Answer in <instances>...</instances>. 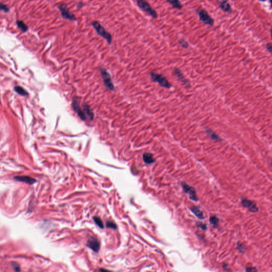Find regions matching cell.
Segmentation results:
<instances>
[{
    "instance_id": "4316f807",
    "label": "cell",
    "mask_w": 272,
    "mask_h": 272,
    "mask_svg": "<svg viewBox=\"0 0 272 272\" xmlns=\"http://www.w3.org/2000/svg\"><path fill=\"white\" fill-rule=\"evenodd\" d=\"M238 249L240 251V252L243 253V251H244V250H245V247L243 245V244L238 243Z\"/></svg>"
},
{
    "instance_id": "d6986e66",
    "label": "cell",
    "mask_w": 272,
    "mask_h": 272,
    "mask_svg": "<svg viewBox=\"0 0 272 272\" xmlns=\"http://www.w3.org/2000/svg\"><path fill=\"white\" fill-rule=\"evenodd\" d=\"M210 224L213 225L214 227H217L218 225V223H219V220L218 218L215 215L211 216L210 218Z\"/></svg>"
},
{
    "instance_id": "6da1fadb",
    "label": "cell",
    "mask_w": 272,
    "mask_h": 272,
    "mask_svg": "<svg viewBox=\"0 0 272 272\" xmlns=\"http://www.w3.org/2000/svg\"><path fill=\"white\" fill-rule=\"evenodd\" d=\"M92 26L94 28L97 34L106 40L108 44H111L112 42V36L110 32H107L104 27L97 21H94L92 23Z\"/></svg>"
},
{
    "instance_id": "9c48e42d",
    "label": "cell",
    "mask_w": 272,
    "mask_h": 272,
    "mask_svg": "<svg viewBox=\"0 0 272 272\" xmlns=\"http://www.w3.org/2000/svg\"><path fill=\"white\" fill-rule=\"evenodd\" d=\"M241 202L242 205L244 207L248 208V210L251 212L256 213L258 212V208L256 205V203L253 202V201H251L250 200H248L247 198H242Z\"/></svg>"
},
{
    "instance_id": "5bb4252c",
    "label": "cell",
    "mask_w": 272,
    "mask_h": 272,
    "mask_svg": "<svg viewBox=\"0 0 272 272\" xmlns=\"http://www.w3.org/2000/svg\"><path fill=\"white\" fill-rule=\"evenodd\" d=\"M190 210H191V212L194 213L195 215L197 216L198 218H200V220H203L204 218L203 213H202V210L200 209V207L194 206H192L190 208Z\"/></svg>"
},
{
    "instance_id": "4fadbf2b",
    "label": "cell",
    "mask_w": 272,
    "mask_h": 272,
    "mask_svg": "<svg viewBox=\"0 0 272 272\" xmlns=\"http://www.w3.org/2000/svg\"><path fill=\"white\" fill-rule=\"evenodd\" d=\"M83 110L86 116V115L87 116L90 120H93L94 117V114L89 105H87L86 104H83Z\"/></svg>"
},
{
    "instance_id": "277c9868",
    "label": "cell",
    "mask_w": 272,
    "mask_h": 272,
    "mask_svg": "<svg viewBox=\"0 0 272 272\" xmlns=\"http://www.w3.org/2000/svg\"><path fill=\"white\" fill-rule=\"evenodd\" d=\"M151 77L153 81L158 83L161 86L167 88H169L171 87V85L167 79L162 75H159L156 73L151 72Z\"/></svg>"
},
{
    "instance_id": "7c38bea8",
    "label": "cell",
    "mask_w": 272,
    "mask_h": 272,
    "mask_svg": "<svg viewBox=\"0 0 272 272\" xmlns=\"http://www.w3.org/2000/svg\"><path fill=\"white\" fill-rule=\"evenodd\" d=\"M218 5L223 12L230 13L231 12V7L228 0H217Z\"/></svg>"
},
{
    "instance_id": "83f0119b",
    "label": "cell",
    "mask_w": 272,
    "mask_h": 272,
    "mask_svg": "<svg viewBox=\"0 0 272 272\" xmlns=\"http://www.w3.org/2000/svg\"><path fill=\"white\" fill-rule=\"evenodd\" d=\"M246 271H247V272H257V270L255 267H247L246 268Z\"/></svg>"
},
{
    "instance_id": "7402d4cb",
    "label": "cell",
    "mask_w": 272,
    "mask_h": 272,
    "mask_svg": "<svg viewBox=\"0 0 272 272\" xmlns=\"http://www.w3.org/2000/svg\"><path fill=\"white\" fill-rule=\"evenodd\" d=\"M94 221L95 223L97 224L98 226L100 227L101 229L104 228V225L103 223V222L100 218L98 217H94Z\"/></svg>"
},
{
    "instance_id": "8fae6325",
    "label": "cell",
    "mask_w": 272,
    "mask_h": 272,
    "mask_svg": "<svg viewBox=\"0 0 272 272\" xmlns=\"http://www.w3.org/2000/svg\"><path fill=\"white\" fill-rule=\"evenodd\" d=\"M87 246L93 250L97 253L100 250V243L99 241L95 238H92L87 242Z\"/></svg>"
},
{
    "instance_id": "4dcf8cb0",
    "label": "cell",
    "mask_w": 272,
    "mask_h": 272,
    "mask_svg": "<svg viewBox=\"0 0 272 272\" xmlns=\"http://www.w3.org/2000/svg\"><path fill=\"white\" fill-rule=\"evenodd\" d=\"M259 1H262V2H264V1H266V0H259Z\"/></svg>"
},
{
    "instance_id": "e0dca14e",
    "label": "cell",
    "mask_w": 272,
    "mask_h": 272,
    "mask_svg": "<svg viewBox=\"0 0 272 272\" xmlns=\"http://www.w3.org/2000/svg\"><path fill=\"white\" fill-rule=\"evenodd\" d=\"M174 72L175 73V75L178 77V78L181 81L184 83V84H187V85L189 84L187 80V79L184 78V77L183 76L182 73L181 72L180 70L178 69H175L174 70Z\"/></svg>"
},
{
    "instance_id": "603a6c76",
    "label": "cell",
    "mask_w": 272,
    "mask_h": 272,
    "mask_svg": "<svg viewBox=\"0 0 272 272\" xmlns=\"http://www.w3.org/2000/svg\"><path fill=\"white\" fill-rule=\"evenodd\" d=\"M106 227L113 229H116V225L113 221H108L106 223Z\"/></svg>"
},
{
    "instance_id": "484cf974",
    "label": "cell",
    "mask_w": 272,
    "mask_h": 272,
    "mask_svg": "<svg viewBox=\"0 0 272 272\" xmlns=\"http://www.w3.org/2000/svg\"><path fill=\"white\" fill-rule=\"evenodd\" d=\"M0 10L4 11L6 12H8L9 11L8 7L6 4L0 3Z\"/></svg>"
},
{
    "instance_id": "52a82bcc",
    "label": "cell",
    "mask_w": 272,
    "mask_h": 272,
    "mask_svg": "<svg viewBox=\"0 0 272 272\" xmlns=\"http://www.w3.org/2000/svg\"><path fill=\"white\" fill-rule=\"evenodd\" d=\"M181 185L182 187L183 191L186 193L189 194L190 198L191 200L197 202L198 200V198L197 197V193H196V189L194 188V187L190 186L187 183L182 182L181 183Z\"/></svg>"
},
{
    "instance_id": "ac0fdd59",
    "label": "cell",
    "mask_w": 272,
    "mask_h": 272,
    "mask_svg": "<svg viewBox=\"0 0 272 272\" xmlns=\"http://www.w3.org/2000/svg\"><path fill=\"white\" fill-rule=\"evenodd\" d=\"M206 132L208 135L210 136V138L214 140H221V138L219 137L215 132L210 129H206Z\"/></svg>"
},
{
    "instance_id": "f546056e",
    "label": "cell",
    "mask_w": 272,
    "mask_h": 272,
    "mask_svg": "<svg viewBox=\"0 0 272 272\" xmlns=\"http://www.w3.org/2000/svg\"><path fill=\"white\" fill-rule=\"evenodd\" d=\"M15 265H16V266H15L14 265V267L15 269H16V271H20V269H19V267H17V265H17V264H15Z\"/></svg>"
},
{
    "instance_id": "ffe728a7",
    "label": "cell",
    "mask_w": 272,
    "mask_h": 272,
    "mask_svg": "<svg viewBox=\"0 0 272 272\" xmlns=\"http://www.w3.org/2000/svg\"><path fill=\"white\" fill-rule=\"evenodd\" d=\"M17 24L18 25V27L19 29H20L24 32H26L27 29H28V27H27V26L24 24V22H22V21H19V20L17 21Z\"/></svg>"
},
{
    "instance_id": "2e32d148",
    "label": "cell",
    "mask_w": 272,
    "mask_h": 272,
    "mask_svg": "<svg viewBox=\"0 0 272 272\" xmlns=\"http://www.w3.org/2000/svg\"><path fill=\"white\" fill-rule=\"evenodd\" d=\"M167 1L168 3H170V4L172 6L173 8L180 10L182 8V6L181 4L180 0H167Z\"/></svg>"
},
{
    "instance_id": "3957f363",
    "label": "cell",
    "mask_w": 272,
    "mask_h": 272,
    "mask_svg": "<svg viewBox=\"0 0 272 272\" xmlns=\"http://www.w3.org/2000/svg\"><path fill=\"white\" fill-rule=\"evenodd\" d=\"M196 13L200 17V19L205 24L213 26L214 24V19L208 14L207 11L204 9H198L196 10Z\"/></svg>"
},
{
    "instance_id": "44dd1931",
    "label": "cell",
    "mask_w": 272,
    "mask_h": 272,
    "mask_svg": "<svg viewBox=\"0 0 272 272\" xmlns=\"http://www.w3.org/2000/svg\"><path fill=\"white\" fill-rule=\"evenodd\" d=\"M14 89L17 93H18L19 94L21 95L26 96L27 95V92L22 87L20 86L16 87Z\"/></svg>"
},
{
    "instance_id": "f1b7e54d",
    "label": "cell",
    "mask_w": 272,
    "mask_h": 272,
    "mask_svg": "<svg viewBox=\"0 0 272 272\" xmlns=\"http://www.w3.org/2000/svg\"><path fill=\"white\" fill-rule=\"evenodd\" d=\"M272 47L271 44H268L267 45V50H268L269 52H272Z\"/></svg>"
},
{
    "instance_id": "30bf717a",
    "label": "cell",
    "mask_w": 272,
    "mask_h": 272,
    "mask_svg": "<svg viewBox=\"0 0 272 272\" xmlns=\"http://www.w3.org/2000/svg\"><path fill=\"white\" fill-rule=\"evenodd\" d=\"M14 180H15L19 182H22L24 183H27L30 185L33 184L36 182V180L35 179L32 178L29 176H16L14 177Z\"/></svg>"
},
{
    "instance_id": "ba28073f",
    "label": "cell",
    "mask_w": 272,
    "mask_h": 272,
    "mask_svg": "<svg viewBox=\"0 0 272 272\" xmlns=\"http://www.w3.org/2000/svg\"><path fill=\"white\" fill-rule=\"evenodd\" d=\"M72 107L74 111L77 113L80 119L84 121H86L87 118L86 114L84 113V110H82L80 106L79 105V102L78 98H75L73 100Z\"/></svg>"
},
{
    "instance_id": "cb8c5ba5",
    "label": "cell",
    "mask_w": 272,
    "mask_h": 272,
    "mask_svg": "<svg viewBox=\"0 0 272 272\" xmlns=\"http://www.w3.org/2000/svg\"><path fill=\"white\" fill-rule=\"evenodd\" d=\"M196 225L198 228L202 229V230H206L207 228L206 224L203 223L202 222H198L196 223Z\"/></svg>"
},
{
    "instance_id": "8992f818",
    "label": "cell",
    "mask_w": 272,
    "mask_h": 272,
    "mask_svg": "<svg viewBox=\"0 0 272 272\" xmlns=\"http://www.w3.org/2000/svg\"><path fill=\"white\" fill-rule=\"evenodd\" d=\"M100 73L102 77L103 80L104 82V84L105 86L111 90H113L115 87L113 85L112 81L111 80V77L109 74L105 69H100Z\"/></svg>"
},
{
    "instance_id": "5b68a950",
    "label": "cell",
    "mask_w": 272,
    "mask_h": 272,
    "mask_svg": "<svg viewBox=\"0 0 272 272\" xmlns=\"http://www.w3.org/2000/svg\"><path fill=\"white\" fill-rule=\"evenodd\" d=\"M58 8L61 13V16L63 19H67L71 21L76 20L75 15L69 11L67 5L65 4H61L58 6Z\"/></svg>"
},
{
    "instance_id": "d4e9b609",
    "label": "cell",
    "mask_w": 272,
    "mask_h": 272,
    "mask_svg": "<svg viewBox=\"0 0 272 272\" xmlns=\"http://www.w3.org/2000/svg\"><path fill=\"white\" fill-rule=\"evenodd\" d=\"M179 43L180 44L181 46H182L183 48H188V44L186 42L185 40L183 39H181L179 41Z\"/></svg>"
},
{
    "instance_id": "9a60e30c",
    "label": "cell",
    "mask_w": 272,
    "mask_h": 272,
    "mask_svg": "<svg viewBox=\"0 0 272 272\" xmlns=\"http://www.w3.org/2000/svg\"><path fill=\"white\" fill-rule=\"evenodd\" d=\"M143 161L147 164H151L153 163L155 161V160L153 158V154L151 153H144L143 154Z\"/></svg>"
},
{
    "instance_id": "7a4b0ae2",
    "label": "cell",
    "mask_w": 272,
    "mask_h": 272,
    "mask_svg": "<svg viewBox=\"0 0 272 272\" xmlns=\"http://www.w3.org/2000/svg\"><path fill=\"white\" fill-rule=\"evenodd\" d=\"M137 5L144 12L148 14L154 18L156 19L158 17L156 11L154 9L146 0H136Z\"/></svg>"
}]
</instances>
